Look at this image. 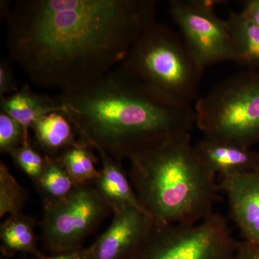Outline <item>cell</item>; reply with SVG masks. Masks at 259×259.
I'll use <instances>...</instances> for the list:
<instances>
[{"label":"cell","mask_w":259,"mask_h":259,"mask_svg":"<svg viewBox=\"0 0 259 259\" xmlns=\"http://www.w3.org/2000/svg\"><path fill=\"white\" fill-rule=\"evenodd\" d=\"M218 0H171L168 11L180 28L189 51L202 69L211 65L234 61L226 20L216 13Z\"/></svg>","instance_id":"ba28073f"},{"label":"cell","mask_w":259,"mask_h":259,"mask_svg":"<svg viewBox=\"0 0 259 259\" xmlns=\"http://www.w3.org/2000/svg\"><path fill=\"white\" fill-rule=\"evenodd\" d=\"M0 107L1 111L18 121L27 134L38 119L52 112H64L56 99L35 93L28 84H24L16 93L1 97Z\"/></svg>","instance_id":"4fadbf2b"},{"label":"cell","mask_w":259,"mask_h":259,"mask_svg":"<svg viewBox=\"0 0 259 259\" xmlns=\"http://www.w3.org/2000/svg\"><path fill=\"white\" fill-rule=\"evenodd\" d=\"M127 159L140 204L156 224H195L214 213L216 177L201 161L190 133L154 140Z\"/></svg>","instance_id":"3957f363"},{"label":"cell","mask_w":259,"mask_h":259,"mask_svg":"<svg viewBox=\"0 0 259 259\" xmlns=\"http://www.w3.org/2000/svg\"><path fill=\"white\" fill-rule=\"evenodd\" d=\"M10 59L0 61V97L8 96L18 91Z\"/></svg>","instance_id":"7402d4cb"},{"label":"cell","mask_w":259,"mask_h":259,"mask_svg":"<svg viewBox=\"0 0 259 259\" xmlns=\"http://www.w3.org/2000/svg\"><path fill=\"white\" fill-rule=\"evenodd\" d=\"M12 158L32 182H35L40 177L45 163V156L32 147L29 139L24 143Z\"/></svg>","instance_id":"44dd1931"},{"label":"cell","mask_w":259,"mask_h":259,"mask_svg":"<svg viewBox=\"0 0 259 259\" xmlns=\"http://www.w3.org/2000/svg\"><path fill=\"white\" fill-rule=\"evenodd\" d=\"M220 188L245 241L259 245V166L221 179Z\"/></svg>","instance_id":"30bf717a"},{"label":"cell","mask_w":259,"mask_h":259,"mask_svg":"<svg viewBox=\"0 0 259 259\" xmlns=\"http://www.w3.org/2000/svg\"><path fill=\"white\" fill-rule=\"evenodd\" d=\"M194 147L206 168L221 180L259 166L258 153L234 143L203 137Z\"/></svg>","instance_id":"8fae6325"},{"label":"cell","mask_w":259,"mask_h":259,"mask_svg":"<svg viewBox=\"0 0 259 259\" xmlns=\"http://www.w3.org/2000/svg\"><path fill=\"white\" fill-rule=\"evenodd\" d=\"M235 59L245 71H259V27L243 12H231L226 20Z\"/></svg>","instance_id":"9a60e30c"},{"label":"cell","mask_w":259,"mask_h":259,"mask_svg":"<svg viewBox=\"0 0 259 259\" xmlns=\"http://www.w3.org/2000/svg\"><path fill=\"white\" fill-rule=\"evenodd\" d=\"M35 221L23 213L10 216L0 226V250L3 255L13 256L18 253L42 255L37 249L35 233Z\"/></svg>","instance_id":"2e32d148"},{"label":"cell","mask_w":259,"mask_h":259,"mask_svg":"<svg viewBox=\"0 0 259 259\" xmlns=\"http://www.w3.org/2000/svg\"><path fill=\"white\" fill-rule=\"evenodd\" d=\"M242 12L259 27V0L245 1Z\"/></svg>","instance_id":"d4e9b609"},{"label":"cell","mask_w":259,"mask_h":259,"mask_svg":"<svg viewBox=\"0 0 259 259\" xmlns=\"http://www.w3.org/2000/svg\"><path fill=\"white\" fill-rule=\"evenodd\" d=\"M110 212L93 184L76 186L61 200L44 204L40 228L44 245L54 253L81 249Z\"/></svg>","instance_id":"52a82bcc"},{"label":"cell","mask_w":259,"mask_h":259,"mask_svg":"<svg viewBox=\"0 0 259 259\" xmlns=\"http://www.w3.org/2000/svg\"><path fill=\"white\" fill-rule=\"evenodd\" d=\"M204 137L250 148L259 141V71L227 78L194 107Z\"/></svg>","instance_id":"5b68a950"},{"label":"cell","mask_w":259,"mask_h":259,"mask_svg":"<svg viewBox=\"0 0 259 259\" xmlns=\"http://www.w3.org/2000/svg\"><path fill=\"white\" fill-rule=\"evenodd\" d=\"M44 155L58 158L69 148L83 144L76 139V131L61 112H52L35 121L31 128Z\"/></svg>","instance_id":"5bb4252c"},{"label":"cell","mask_w":259,"mask_h":259,"mask_svg":"<svg viewBox=\"0 0 259 259\" xmlns=\"http://www.w3.org/2000/svg\"><path fill=\"white\" fill-rule=\"evenodd\" d=\"M153 0L1 2L10 60L32 82L75 91L120 66L156 22Z\"/></svg>","instance_id":"6da1fadb"},{"label":"cell","mask_w":259,"mask_h":259,"mask_svg":"<svg viewBox=\"0 0 259 259\" xmlns=\"http://www.w3.org/2000/svg\"><path fill=\"white\" fill-rule=\"evenodd\" d=\"M29 139L23 126L18 121L0 111V151L13 156Z\"/></svg>","instance_id":"ffe728a7"},{"label":"cell","mask_w":259,"mask_h":259,"mask_svg":"<svg viewBox=\"0 0 259 259\" xmlns=\"http://www.w3.org/2000/svg\"><path fill=\"white\" fill-rule=\"evenodd\" d=\"M102 162L100 176L93 182L104 202L112 213L129 208L144 210L140 204L129 177L126 175L122 163L108 155L99 153Z\"/></svg>","instance_id":"7c38bea8"},{"label":"cell","mask_w":259,"mask_h":259,"mask_svg":"<svg viewBox=\"0 0 259 259\" xmlns=\"http://www.w3.org/2000/svg\"><path fill=\"white\" fill-rule=\"evenodd\" d=\"M28 199L26 190L17 182L5 162H0V218L20 214Z\"/></svg>","instance_id":"d6986e66"},{"label":"cell","mask_w":259,"mask_h":259,"mask_svg":"<svg viewBox=\"0 0 259 259\" xmlns=\"http://www.w3.org/2000/svg\"><path fill=\"white\" fill-rule=\"evenodd\" d=\"M120 66L158 93L187 105L197 97L203 72L182 37L156 21L131 48Z\"/></svg>","instance_id":"277c9868"},{"label":"cell","mask_w":259,"mask_h":259,"mask_svg":"<svg viewBox=\"0 0 259 259\" xmlns=\"http://www.w3.org/2000/svg\"><path fill=\"white\" fill-rule=\"evenodd\" d=\"M55 99L81 142L120 163L151 141L190 133L195 125L193 107L164 96L120 65Z\"/></svg>","instance_id":"7a4b0ae2"},{"label":"cell","mask_w":259,"mask_h":259,"mask_svg":"<svg viewBox=\"0 0 259 259\" xmlns=\"http://www.w3.org/2000/svg\"><path fill=\"white\" fill-rule=\"evenodd\" d=\"M231 259H259V245L251 242H236Z\"/></svg>","instance_id":"603a6c76"},{"label":"cell","mask_w":259,"mask_h":259,"mask_svg":"<svg viewBox=\"0 0 259 259\" xmlns=\"http://www.w3.org/2000/svg\"><path fill=\"white\" fill-rule=\"evenodd\" d=\"M90 148L88 145H79L69 148L58 158L77 185L93 184L100 176V170L95 166L96 158Z\"/></svg>","instance_id":"ac0fdd59"},{"label":"cell","mask_w":259,"mask_h":259,"mask_svg":"<svg viewBox=\"0 0 259 259\" xmlns=\"http://www.w3.org/2000/svg\"><path fill=\"white\" fill-rule=\"evenodd\" d=\"M25 259H87L84 248L73 250V251L64 252V253H54L49 256L42 255L38 257Z\"/></svg>","instance_id":"cb8c5ba5"},{"label":"cell","mask_w":259,"mask_h":259,"mask_svg":"<svg viewBox=\"0 0 259 259\" xmlns=\"http://www.w3.org/2000/svg\"><path fill=\"white\" fill-rule=\"evenodd\" d=\"M113 214L106 231L84 248L87 259L128 258L154 224L141 209H126Z\"/></svg>","instance_id":"9c48e42d"},{"label":"cell","mask_w":259,"mask_h":259,"mask_svg":"<svg viewBox=\"0 0 259 259\" xmlns=\"http://www.w3.org/2000/svg\"><path fill=\"white\" fill-rule=\"evenodd\" d=\"M228 221L212 213L195 224H156L127 259H231L236 248Z\"/></svg>","instance_id":"8992f818"},{"label":"cell","mask_w":259,"mask_h":259,"mask_svg":"<svg viewBox=\"0 0 259 259\" xmlns=\"http://www.w3.org/2000/svg\"><path fill=\"white\" fill-rule=\"evenodd\" d=\"M45 156V163L40 177L35 182L44 204L61 200L76 188L64 166L58 158Z\"/></svg>","instance_id":"e0dca14e"},{"label":"cell","mask_w":259,"mask_h":259,"mask_svg":"<svg viewBox=\"0 0 259 259\" xmlns=\"http://www.w3.org/2000/svg\"><path fill=\"white\" fill-rule=\"evenodd\" d=\"M0 259H6V258H3V257H2V258Z\"/></svg>","instance_id":"484cf974"}]
</instances>
